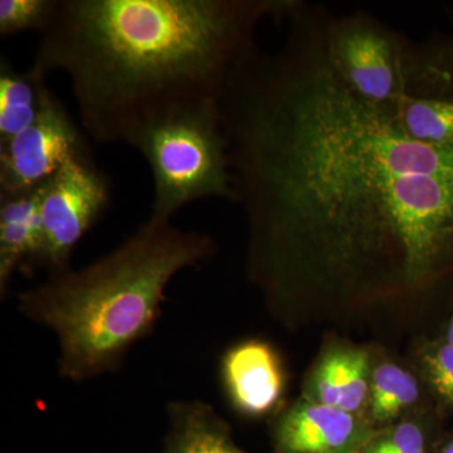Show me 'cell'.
Returning a JSON list of instances; mask_svg holds the SVG:
<instances>
[{
  "label": "cell",
  "instance_id": "obj_1",
  "mask_svg": "<svg viewBox=\"0 0 453 453\" xmlns=\"http://www.w3.org/2000/svg\"><path fill=\"white\" fill-rule=\"evenodd\" d=\"M327 9L299 0L275 52L220 101L250 270L268 290L453 276V142L414 139L351 91L327 55Z\"/></svg>",
  "mask_w": 453,
  "mask_h": 453
},
{
  "label": "cell",
  "instance_id": "obj_2",
  "mask_svg": "<svg viewBox=\"0 0 453 453\" xmlns=\"http://www.w3.org/2000/svg\"><path fill=\"white\" fill-rule=\"evenodd\" d=\"M295 0H58L33 65L70 77L83 131L127 142L164 113L222 101L259 49L264 20Z\"/></svg>",
  "mask_w": 453,
  "mask_h": 453
},
{
  "label": "cell",
  "instance_id": "obj_3",
  "mask_svg": "<svg viewBox=\"0 0 453 453\" xmlns=\"http://www.w3.org/2000/svg\"><path fill=\"white\" fill-rule=\"evenodd\" d=\"M208 235L149 219L88 266L53 273L19 296V309L58 339L59 372L86 380L115 368L153 329L166 286L211 257Z\"/></svg>",
  "mask_w": 453,
  "mask_h": 453
},
{
  "label": "cell",
  "instance_id": "obj_4",
  "mask_svg": "<svg viewBox=\"0 0 453 453\" xmlns=\"http://www.w3.org/2000/svg\"><path fill=\"white\" fill-rule=\"evenodd\" d=\"M127 142L153 173L151 219L170 222L199 199L237 202L220 101L164 113L134 131Z\"/></svg>",
  "mask_w": 453,
  "mask_h": 453
},
{
  "label": "cell",
  "instance_id": "obj_5",
  "mask_svg": "<svg viewBox=\"0 0 453 453\" xmlns=\"http://www.w3.org/2000/svg\"><path fill=\"white\" fill-rule=\"evenodd\" d=\"M325 38L330 61L351 91L383 109L398 104L411 38L363 11H327Z\"/></svg>",
  "mask_w": 453,
  "mask_h": 453
},
{
  "label": "cell",
  "instance_id": "obj_6",
  "mask_svg": "<svg viewBox=\"0 0 453 453\" xmlns=\"http://www.w3.org/2000/svg\"><path fill=\"white\" fill-rule=\"evenodd\" d=\"M111 198L109 178L91 151L73 155L43 184L41 198L43 250L38 264L53 273L67 270L74 247L105 213Z\"/></svg>",
  "mask_w": 453,
  "mask_h": 453
},
{
  "label": "cell",
  "instance_id": "obj_7",
  "mask_svg": "<svg viewBox=\"0 0 453 453\" xmlns=\"http://www.w3.org/2000/svg\"><path fill=\"white\" fill-rule=\"evenodd\" d=\"M403 76V96L386 109L390 118L414 139L453 142V35L411 40Z\"/></svg>",
  "mask_w": 453,
  "mask_h": 453
},
{
  "label": "cell",
  "instance_id": "obj_8",
  "mask_svg": "<svg viewBox=\"0 0 453 453\" xmlns=\"http://www.w3.org/2000/svg\"><path fill=\"white\" fill-rule=\"evenodd\" d=\"M88 138L55 94L28 129L0 146V196L46 183L73 155L89 153Z\"/></svg>",
  "mask_w": 453,
  "mask_h": 453
},
{
  "label": "cell",
  "instance_id": "obj_9",
  "mask_svg": "<svg viewBox=\"0 0 453 453\" xmlns=\"http://www.w3.org/2000/svg\"><path fill=\"white\" fill-rule=\"evenodd\" d=\"M380 429L365 416L301 398L276 421V453H360Z\"/></svg>",
  "mask_w": 453,
  "mask_h": 453
},
{
  "label": "cell",
  "instance_id": "obj_10",
  "mask_svg": "<svg viewBox=\"0 0 453 453\" xmlns=\"http://www.w3.org/2000/svg\"><path fill=\"white\" fill-rule=\"evenodd\" d=\"M222 374L232 403L244 416H264L281 401V363L266 342L250 340L235 345L223 359Z\"/></svg>",
  "mask_w": 453,
  "mask_h": 453
},
{
  "label": "cell",
  "instance_id": "obj_11",
  "mask_svg": "<svg viewBox=\"0 0 453 453\" xmlns=\"http://www.w3.org/2000/svg\"><path fill=\"white\" fill-rule=\"evenodd\" d=\"M372 372L368 351L336 345L327 349L312 368L303 398L366 417Z\"/></svg>",
  "mask_w": 453,
  "mask_h": 453
},
{
  "label": "cell",
  "instance_id": "obj_12",
  "mask_svg": "<svg viewBox=\"0 0 453 453\" xmlns=\"http://www.w3.org/2000/svg\"><path fill=\"white\" fill-rule=\"evenodd\" d=\"M44 184V183H43ZM43 184L13 196H0V292L7 294L19 268L38 264L43 250L41 198Z\"/></svg>",
  "mask_w": 453,
  "mask_h": 453
},
{
  "label": "cell",
  "instance_id": "obj_13",
  "mask_svg": "<svg viewBox=\"0 0 453 453\" xmlns=\"http://www.w3.org/2000/svg\"><path fill=\"white\" fill-rule=\"evenodd\" d=\"M49 74L32 65L23 73L5 57L0 62V146L28 129L49 104L53 92Z\"/></svg>",
  "mask_w": 453,
  "mask_h": 453
},
{
  "label": "cell",
  "instance_id": "obj_14",
  "mask_svg": "<svg viewBox=\"0 0 453 453\" xmlns=\"http://www.w3.org/2000/svg\"><path fill=\"white\" fill-rule=\"evenodd\" d=\"M170 434L163 453H246L232 441L228 427L202 402L169 404Z\"/></svg>",
  "mask_w": 453,
  "mask_h": 453
},
{
  "label": "cell",
  "instance_id": "obj_15",
  "mask_svg": "<svg viewBox=\"0 0 453 453\" xmlns=\"http://www.w3.org/2000/svg\"><path fill=\"white\" fill-rule=\"evenodd\" d=\"M423 392L418 378L392 362L372 365L366 417L377 429L389 427L419 412Z\"/></svg>",
  "mask_w": 453,
  "mask_h": 453
},
{
  "label": "cell",
  "instance_id": "obj_16",
  "mask_svg": "<svg viewBox=\"0 0 453 453\" xmlns=\"http://www.w3.org/2000/svg\"><path fill=\"white\" fill-rule=\"evenodd\" d=\"M438 443L436 416L417 412L380 429L360 453H434Z\"/></svg>",
  "mask_w": 453,
  "mask_h": 453
},
{
  "label": "cell",
  "instance_id": "obj_17",
  "mask_svg": "<svg viewBox=\"0 0 453 453\" xmlns=\"http://www.w3.org/2000/svg\"><path fill=\"white\" fill-rule=\"evenodd\" d=\"M426 386L441 404L453 408V347L445 339L426 342L418 351Z\"/></svg>",
  "mask_w": 453,
  "mask_h": 453
},
{
  "label": "cell",
  "instance_id": "obj_18",
  "mask_svg": "<svg viewBox=\"0 0 453 453\" xmlns=\"http://www.w3.org/2000/svg\"><path fill=\"white\" fill-rule=\"evenodd\" d=\"M58 0H0V35L26 31L43 33L55 16Z\"/></svg>",
  "mask_w": 453,
  "mask_h": 453
},
{
  "label": "cell",
  "instance_id": "obj_19",
  "mask_svg": "<svg viewBox=\"0 0 453 453\" xmlns=\"http://www.w3.org/2000/svg\"><path fill=\"white\" fill-rule=\"evenodd\" d=\"M434 453H453V436L445 438L438 443Z\"/></svg>",
  "mask_w": 453,
  "mask_h": 453
},
{
  "label": "cell",
  "instance_id": "obj_20",
  "mask_svg": "<svg viewBox=\"0 0 453 453\" xmlns=\"http://www.w3.org/2000/svg\"><path fill=\"white\" fill-rule=\"evenodd\" d=\"M443 339H445L446 342L453 347V315L451 320H449V326H447L446 335Z\"/></svg>",
  "mask_w": 453,
  "mask_h": 453
}]
</instances>
